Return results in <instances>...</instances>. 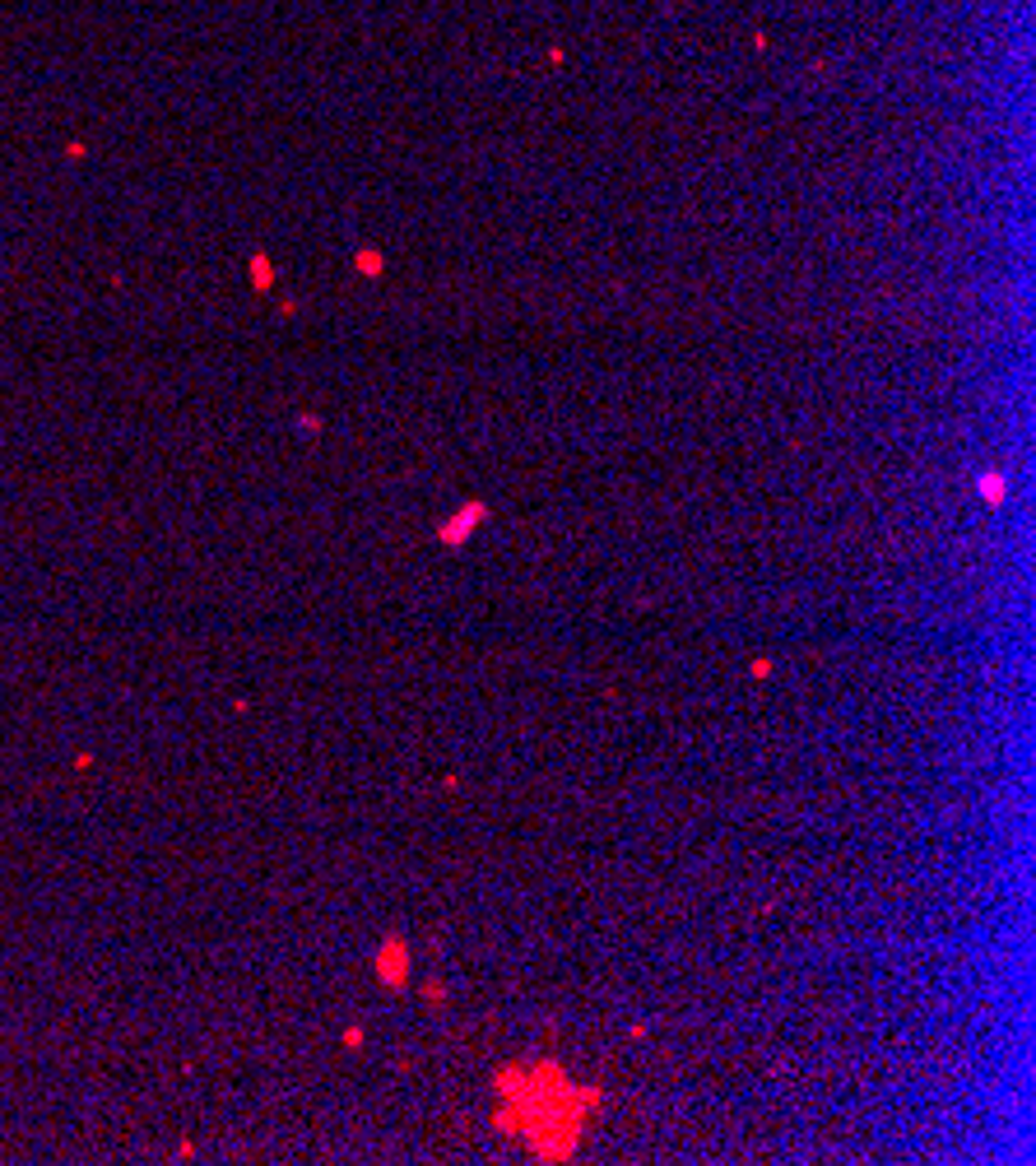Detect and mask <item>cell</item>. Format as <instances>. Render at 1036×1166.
I'll return each mask as SVG.
<instances>
[{
    "mask_svg": "<svg viewBox=\"0 0 1036 1166\" xmlns=\"http://www.w3.org/2000/svg\"><path fill=\"white\" fill-rule=\"evenodd\" d=\"M980 493H985V502H990V507H995V502H1004V479L985 475V479H980Z\"/></svg>",
    "mask_w": 1036,
    "mask_h": 1166,
    "instance_id": "277c9868",
    "label": "cell"
},
{
    "mask_svg": "<svg viewBox=\"0 0 1036 1166\" xmlns=\"http://www.w3.org/2000/svg\"><path fill=\"white\" fill-rule=\"evenodd\" d=\"M475 521H483V507H479V502L475 507H465L456 521H446V525H441V539H446V544H465L470 530H475Z\"/></svg>",
    "mask_w": 1036,
    "mask_h": 1166,
    "instance_id": "3957f363",
    "label": "cell"
},
{
    "mask_svg": "<svg viewBox=\"0 0 1036 1166\" xmlns=\"http://www.w3.org/2000/svg\"><path fill=\"white\" fill-rule=\"evenodd\" d=\"M377 971H381V981H386L391 990H400L404 981H409V976H404V971H409V944H404L400 934H391V939L377 949Z\"/></svg>",
    "mask_w": 1036,
    "mask_h": 1166,
    "instance_id": "7a4b0ae2",
    "label": "cell"
},
{
    "mask_svg": "<svg viewBox=\"0 0 1036 1166\" xmlns=\"http://www.w3.org/2000/svg\"><path fill=\"white\" fill-rule=\"evenodd\" d=\"M502 1110L493 1125L502 1134H520L539 1152V1162H567L586 1129V1107H595L599 1092H577L558 1065H507L498 1073Z\"/></svg>",
    "mask_w": 1036,
    "mask_h": 1166,
    "instance_id": "6da1fadb",
    "label": "cell"
},
{
    "mask_svg": "<svg viewBox=\"0 0 1036 1166\" xmlns=\"http://www.w3.org/2000/svg\"><path fill=\"white\" fill-rule=\"evenodd\" d=\"M748 674H753V679H767V674H772V660H767V655H762V660H753V665H748Z\"/></svg>",
    "mask_w": 1036,
    "mask_h": 1166,
    "instance_id": "5b68a950",
    "label": "cell"
}]
</instances>
